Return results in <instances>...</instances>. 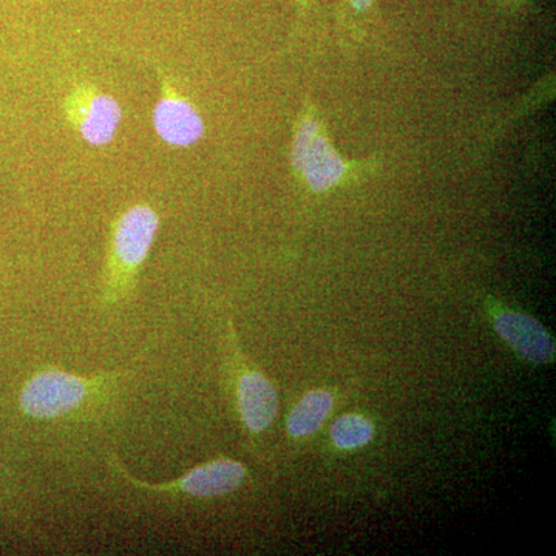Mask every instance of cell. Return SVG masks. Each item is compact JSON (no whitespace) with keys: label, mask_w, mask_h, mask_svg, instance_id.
Wrapping results in <instances>:
<instances>
[{"label":"cell","mask_w":556,"mask_h":556,"mask_svg":"<svg viewBox=\"0 0 556 556\" xmlns=\"http://www.w3.org/2000/svg\"><path fill=\"white\" fill-rule=\"evenodd\" d=\"M64 113L70 126L87 144L104 148L118 134L123 109L116 98L93 84H78L65 97Z\"/></svg>","instance_id":"obj_5"},{"label":"cell","mask_w":556,"mask_h":556,"mask_svg":"<svg viewBox=\"0 0 556 556\" xmlns=\"http://www.w3.org/2000/svg\"><path fill=\"white\" fill-rule=\"evenodd\" d=\"M375 437V427L365 417L346 415L336 420L331 428L334 444L342 450L358 448Z\"/></svg>","instance_id":"obj_10"},{"label":"cell","mask_w":556,"mask_h":556,"mask_svg":"<svg viewBox=\"0 0 556 556\" xmlns=\"http://www.w3.org/2000/svg\"><path fill=\"white\" fill-rule=\"evenodd\" d=\"M159 229V212L146 203L126 208L113 222L102 274L101 302L105 306L118 305L137 287Z\"/></svg>","instance_id":"obj_1"},{"label":"cell","mask_w":556,"mask_h":556,"mask_svg":"<svg viewBox=\"0 0 556 556\" xmlns=\"http://www.w3.org/2000/svg\"><path fill=\"white\" fill-rule=\"evenodd\" d=\"M118 378L115 372L83 376L60 368L40 369L22 388L21 412L35 420L62 419L101 396Z\"/></svg>","instance_id":"obj_3"},{"label":"cell","mask_w":556,"mask_h":556,"mask_svg":"<svg viewBox=\"0 0 556 556\" xmlns=\"http://www.w3.org/2000/svg\"><path fill=\"white\" fill-rule=\"evenodd\" d=\"M501 339L514 348L515 353L532 364H548L555 357V343L546 328L535 318L521 313H503L495 318Z\"/></svg>","instance_id":"obj_7"},{"label":"cell","mask_w":556,"mask_h":556,"mask_svg":"<svg viewBox=\"0 0 556 556\" xmlns=\"http://www.w3.org/2000/svg\"><path fill=\"white\" fill-rule=\"evenodd\" d=\"M237 402L241 419L252 433H262L276 419L277 390L262 372L249 369L241 372L237 382Z\"/></svg>","instance_id":"obj_8"},{"label":"cell","mask_w":556,"mask_h":556,"mask_svg":"<svg viewBox=\"0 0 556 556\" xmlns=\"http://www.w3.org/2000/svg\"><path fill=\"white\" fill-rule=\"evenodd\" d=\"M332 408V396L327 391H311L299 402L288 417V431L292 438L316 433Z\"/></svg>","instance_id":"obj_9"},{"label":"cell","mask_w":556,"mask_h":556,"mask_svg":"<svg viewBox=\"0 0 556 556\" xmlns=\"http://www.w3.org/2000/svg\"><path fill=\"white\" fill-rule=\"evenodd\" d=\"M153 129L164 144L186 149L197 144L206 134V124L195 105L182 97L160 70V98L152 113Z\"/></svg>","instance_id":"obj_6"},{"label":"cell","mask_w":556,"mask_h":556,"mask_svg":"<svg viewBox=\"0 0 556 556\" xmlns=\"http://www.w3.org/2000/svg\"><path fill=\"white\" fill-rule=\"evenodd\" d=\"M291 164L311 192L325 193L361 177L367 163L348 161L332 146L316 110L306 108L295 123Z\"/></svg>","instance_id":"obj_2"},{"label":"cell","mask_w":556,"mask_h":556,"mask_svg":"<svg viewBox=\"0 0 556 556\" xmlns=\"http://www.w3.org/2000/svg\"><path fill=\"white\" fill-rule=\"evenodd\" d=\"M109 466L113 468L116 475L123 481L129 482L135 489L141 492L153 493V495H185L192 497H217L236 492L243 485L247 479V468L243 464L232 459H215L203 466L193 467L186 471L182 477L174 481L152 484V482L141 481L134 475H130L116 456L109 457Z\"/></svg>","instance_id":"obj_4"},{"label":"cell","mask_w":556,"mask_h":556,"mask_svg":"<svg viewBox=\"0 0 556 556\" xmlns=\"http://www.w3.org/2000/svg\"><path fill=\"white\" fill-rule=\"evenodd\" d=\"M300 2H303V0H300Z\"/></svg>","instance_id":"obj_12"},{"label":"cell","mask_w":556,"mask_h":556,"mask_svg":"<svg viewBox=\"0 0 556 556\" xmlns=\"http://www.w3.org/2000/svg\"><path fill=\"white\" fill-rule=\"evenodd\" d=\"M350 2L354 10L362 13V11H367L375 0H350Z\"/></svg>","instance_id":"obj_11"}]
</instances>
